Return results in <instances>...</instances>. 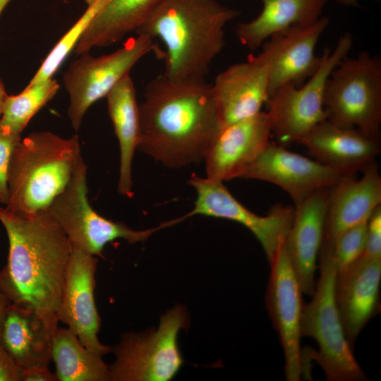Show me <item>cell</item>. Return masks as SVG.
<instances>
[{
    "mask_svg": "<svg viewBox=\"0 0 381 381\" xmlns=\"http://www.w3.org/2000/svg\"><path fill=\"white\" fill-rule=\"evenodd\" d=\"M138 147L168 168L203 160L220 128L211 83L162 74L146 85L139 104Z\"/></svg>",
    "mask_w": 381,
    "mask_h": 381,
    "instance_id": "6da1fadb",
    "label": "cell"
},
{
    "mask_svg": "<svg viewBox=\"0 0 381 381\" xmlns=\"http://www.w3.org/2000/svg\"><path fill=\"white\" fill-rule=\"evenodd\" d=\"M8 240L7 262L0 270V291L12 303L59 324L73 246L49 210L32 215L0 206Z\"/></svg>",
    "mask_w": 381,
    "mask_h": 381,
    "instance_id": "7a4b0ae2",
    "label": "cell"
},
{
    "mask_svg": "<svg viewBox=\"0 0 381 381\" xmlns=\"http://www.w3.org/2000/svg\"><path fill=\"white\" fill-rule=\"evenodd\" d=\"M238 15L217 0H160L135 32L163 44L167 77L205 78L224 47L226 25Z\"/></svg>",
    "mask_w": 381,
    "mask_h": 381,
    "instance_id": "3957f363",
    "label": "cell"
},
{
    "mask_svg": "<svg viewBox=\"0 0 381 381\" xmlns=\"http://www.w3.org/2000/svg\"><path fill=\"white\" fill-rule=\"evenodd\" d=\"M82 159L76 134L65 138L50 131H37L21 138L11 160L5 207L23 215L48 210L69 184Z\"/></svg>",
    "mask_w": 381,
    "mask_h": 381,
    "instance_id": "277c9868",
    "label": "cell"
},
{
    "mask_svg": "<svg viewBox=\"0 0 381 381\" xmlns=\"http://www.w3.org/2000/svg\"><path fill=\"white\" fill-rule=\"evenodd\" d=\"M320 276L310 302L303 306L302 337L313 339L318 351L310 352L328 381H365L368 377L356 361L349 343L334 298L337 270L329 248L321 246Z\"/></svg>",
    "mask_w": 381,
    "mask_h": 381,
    "instance_id": "5b68a950",
    "label": "cell"
},
{
    "mask_svg": "<svg viewBox=\"0 0 381 381\" xmlns=\"http://www.w3.org/2000/svg\"><path fill=\"white\" fill-rule=\"evenodd\" d=\"M324 107L329 121L380 138V58L368 52L344 58L327 81Z\"/></svg>",
    "mask_w": 381,
    "mask_h": 381,
    "instance_id": "8992f818",
    "label": "cell"
},
{
    "mask_svg": "<svg viewBox=\"0 0 381 381\" xmlns=\"http://www.w3.org/2000/svg\"><path fill=\"white\" fill-rule=\"evenodd\" d=\"M353 45V37L341 35L334 49L326 47L315 73L300 86L284 85L269 98L266 111L272 134L279 145L298 143L313 128L327 119L324 97L327 81L334 68Z\"/></svg>",
    "mask_w": 381,
    "mask_h": 381,
    "instance_id": "52a82bcc",
    "label": "cell"
},
{
    "mask_svg": "<svg viewBox=\"0 0 381 381\" xmlns=\"http://www.w3.org/2000/svg\"><path fill=\"white\" fill-rule=\"evenodd\" d=\"M184 308L176 306L161 317L156 331L128 332L111 351L109 365L113 381H169L179 371L183 360L178 345L179 331L186 327Z\"/></svg>",
    "mask_w": 381,
    "mask_h": 381,
    "instance_id": "ba28073f",
    "label": "cell"
},
{
    "mask_svg": "<svg viewBox=\"0 0 381 381\" xmlns=\"http://www.w3.org/2000/svg\"><path fill=\"white\" fill-rule=\"evenodd\" d=\"M87 171L83 159L69 184L48 210L73 248L98 256L102 255L107 244L116 239H124L130 243L144 242L157 231L173 226L171 220L154 228L134 230L121 222L100 215L88 200Z\"/></svg>",
    "mask_w": 381,
    "mask_h": 381,
    "instance_id": "9c48e42d",
    "label": "cell"
},
{
    "mask_svg": "<svg viewBox=\"0 0 381 381\" xmlns=\"http://www.w3.org/2000/svg\"><path fill=\"white\" fill-rule=\"evenodd\" d=\"M156 50L153 40L137 33L116 51L99 56L89 52L78 55L63 74L69 104L68 116L77 131L88 109L106 97L113 87L145 55Z\"/></svg>",
    "mask_w": 381,
    "mask_h": 381,
    "instance_id": "30bf717a",
    "label": "cell"
},
{
    "mask_svg": "<svg viewBox=\"0 0 381 381\" xmlns=\"http://www.w3.org/2000/svg\"><path fill=\"white\" fill-rule=\"evenodd\" d=\"M188 183L195 190L196 199L193 209L182 217L183 219L200 214L236 222L253 233L272 263L291 228L294 207L277 205L267 215L260 216L238 201L223 182L193 174Z\"/></svg>",
    "mask_w": 381,
    "mask_h": 381,
    "instance_id": "8fae6325",
    "label": "cell"
},
{
    "mask_svg": "<svg viewBox=\"0 0 381 381\" xmlns=\"http://www.w3.org/2000/svg\"><path fill=\"white\" fill-rule=\"evenodd\" d=\"M270 265L265 296L266 307L284 351V375L288 381H299L303 375L301 320L302 291L284 244Z\"/></svg>",
    "mask_w": 381,
    "mask_h": 381,
    "instance_id": "7c38bea8",
    "label": "cell"
},
{
    "mask_svg": "<svg viewBox=\"0 0 381 381\" xmlns=\"http://www.w3.org/2000/svg\"><path fill=\"white\" fill-rule=\"evenodd\" d=\"M328 25V18L322 16L313 24L274 34L262 43L258 56L267 67L270 97L284 85H301L315 73L321 56L315 50Z\"/></svg>",
    "mask_w": 381,
    "mask_h": 381,
    "instance_id": "4fadbf2b",
    "label": "cell"
},
{
    "mask_svg": "<svg viewBox=\"0 0 381 381\" xmlns=\"http://www.w3.org/2000/svg\"><path fill=\"white\" fill-rule=\"evenodd\" d=\"M97 263L96 256L73 248L57 319L87 350L102 357L112 348L102 344L97 336L101 325L95 300Z\"/></svg>",
    "mask_w": 381,
    "mask_h": 381,
    "instance_id": "5bb4252c",
    "label": "cell"
},
{
    "mask_svg": "<svg viewBox=\"0 0 381 381\" xmlns=\"http://www.w3.org/2000/svg\"><path fill=\"white\" fill-rule=\"evenodd\" d=\"M342 176L315 159L270 141L242 178L278 186L289 194L296 206L313 192L332 187Z\"/></svg>",
    "mask_w": 381,
    "mask_h": 381,
    "instance_id": "9a60e30c",
    "label": "cell"
},
{
    "mask_svg": "<svg viewBox=\"0 0 381 381\" xmlns=\"http://www.w3.org/2000/svg\"><path fill=\"white\" fill-rule=\"evenodd\" d=\"M266 111L220 126L204 160L207 177L224 182L242 178L270 142Z\"/></svg>",
    "mask_w": 381,
    "mask_h": 381,
    "instance_id": "2e32d148",
    "label": "cell"
},
{
    "mask_svg": "<svg viewBox=\"0 0 381 381\" xmlns=\"http://www.w3.org/2000/svg\"><path fill=\"white\" fill-rule=\"evenodd\" d=\"M268 87L267 67L258 54L218 73L211 88L220 126L261 112Z\"/></svg>",
    "mask_w": 381,
    "mask_h": 381,
    "instance_id": "e0dca14e",
    "label": "cell"
},
{
    "mask_svg": "<svg viewBox=\"0 0 381 381\" xmlns=\"http://www.w3.org/2000/svg\"><path fill=\"white\" fill-rule=\"evenodd\" d=\"M381 258L361 256L337 273L334 298L349 343L353 349L358 336L380 312Z\"/></svg>",
    "mask_w": 381,
    "mask_h": 381,
    "instance_id": "ac0fdd59",
    "label": "cell"
},
{
    "mask_svg": "<svg viewBox=\"0 0 381 381\" xmlns=\"http://www.w3.org/2000/svg\"><path fill=\"white\" fill-rule=\"evenodd\" d=\"M329 188L318 190L294 207L284 246L303 294L313 296L317 260L323 239Z\"/></svg>",
    "mask_w": 381,
    "mask_h": 381,
    "instance_id": "d6986e66",
    "label": "cell"
},
{
    "mask_svg": "<svg viewBox=\"0 0 381 381\" xmlns=\"http://www.w3.org/2000/svg\"><path fill=\"white\" fill-rule=\"evenodd\" d=\"M298 143L315 159L343 176L363 171L374 162L380 152V138L328 119L317 124Z\"/></svg>",
    "mask_w": 381,
    "mask_h": 381,
    "instance_id": "ffe728a7",
    "label": "cell"
},
{
    "mask_svg": "<svg viewBox=\"0 0 381 381\" xmlns=\"http://www.w3.org/2000/svg\"><path fill=\"white\" fill-rule=\"evenodd\" d=\"M360 178L344 175L329 189L322 243L332 242L346 229L369 219L381 205V176L373 162Z\"/></svg>",
    "mask_w": 381,
    "mask_h": 381,
    "instance_id": "44dd1931",
    "label": "cell"
},
{
    "mask_svg": "<svg viewBox=\"0 0 381 381\" xmlns=\"http://www.w3.org/2000/svg\"><path fill=\"white\" fill-rule=\"evenodd\" d=\"M58 327L34 310L11 303L1 323L0 344L22 370L48 366Z\"/></svg>",
    "mask_w": 381,
    "mask_h": 381,
    "instance_id": "7402d4cb",
    "label": "cell"
},
{
    "mask_svg": "<svg viewBox=\"0 0 381 381\" xmlns=\"http://www.w3.org/2000/svg\"><path fill=\"white\" fill-rule=\"evenodd\" d=\"M262 9L254 19L238 23L241 44L256 51L270 36L295 25H308L321 17L328 0H261Z\"/></svg>",
    "mask_w": 381,
    "mask_h": 381,
    "instance_id": "603a6c76",
    "label": "cell"
},
{
    "mask_svg": "<svg viewBox=\"0 0 381 381\" xmlns=\"http://www.w3.org/2000/svg\"><path fill=\"white\" fill-rule=\"evenodd\" d=\"M109 118L120 148L118 191L132 195V162L140 138L139 104L130 75L123 78L106 97Z\"/></svg>",
    "mask_w": 381,
    "mask_h": 381,
    "instance_id": "cb8c5ba5",
    "label": "cell"
},
{
    "mask_svg": "<svg viewBox=\"0 0 381 381\" xmlns=\"http://www.w3.org/2000/svg\"><path fill=\"white\" fill-rule=\"evenodd\" d=\"M160 0H109L90 23L74 49L78 56L107 47L136 31Z\"/></svg>",
    "mask_w": 381,
    "mask_h": 381,
    "instance_id": "d4e9b609",
    "label": "cell"
},
{
    "mask_svg": "<svg viewBox=\"0 0 381 381\" xmlns=\"http://www.w3.org/2000/svg\"><path fill=\"white\" fill-rule=\"evenodd\" d=\"M52 360L59 381L111 380L109 365L87 350L69 328H59L52 342Z\"/></svg>",
    "mask_w": 381,
    "mask_h": 381,
    "instance_id": "484cf974",
    "label": "cell"
},
{
    "mask_svg": "<svg viewBox=\"0 0 381 381\" xmlns=\"http://www.w3.org/2000/svg\"><path fill=\"white\" fill-rule=\"evenodd\" d=\"M59 85L51 78L28 83L20 93L6 97L0 115V129L20 135L32 118L57 93Z\"/></svg>",
    "mask_w": 381,
    "mask_h": 381,
    "instance_id": "4316f807",
    "label": "cell"
},
{
    "mask_svg": "<svg viewBox=\"0 0 381 381\" xmlns=\"http://www.w3.org/2000/svg\"><path fill=\"white\" fill-rule=\"evenodd\" d=\"M108 1L85 0V11L50 51L29 83L53 78L71 52L74 50L92 19Z\"/></svg>",
    "mask_w": 381,
    "mask_h": 381,
    "instance_id": "83f0119b",
    "label": "cell"
},
{
    "mask_svg": "<svg viewBox=\"0 0 381 381\" xmlns=\"http://www.w3.org/2000/svg\"><path fill=\"white\" fill-rule=\"evenodd\" d=\"M368 222V220L350 227L339 234L332 242L322 243L329 248L337 273L347 269L363 254Z\"/></svg>",
    "mask_w": 381,
    "mask_h": 381,
    "instance_id": "f1b7e54d",
    "label": "cell"
},
{
    "mask_svg": "<svg viewBox=\"0 0 381 381\" xmlns=\"http://www.w3.org/2000/svg\"><path fill=\"white\" fill-rule=\"evenodd\" d=\"M21 140L20 135H13L0 129V203L8 200V176L13 150Z\"/></svg>",
    "mask_w": 381,
    "mask_h": 381,
    "instance_id": "f546056e",
    "label": "cell"
},
{
    "mask_svg": "<svg viewBox=\"0 0 381 381\" xmlns=\"http://www.w3.org/2000/svg\"><path fill=\"white\" fill-rule=\"evenodd\" d=\"M362 255L381 258V205L373 211L368 219L366 244Z\"/></svg>",
    "mask_w": 381,
    "mask_h": 381,
    "instance_id": "4dcf8cb0",
    "label": "cell"
},
{
    "mask_svg": "<svg viewBox=\"0 0 381 381\" xmlns=\"http://www.w3.org/2000/svg\"><path fill=\"white\" fill-rule=\"evenodd\" d=\"M0 381H22V369L0 344Z\"/></svg>",
    "mask_w": 381,
    "mask_h": 381,
    "instance_id": "1f68e13d",
    "label": "cell"
},
{
    "mask_svg": "<svg viewBox=\"0 0 381 381\" xmlns=\"http://www.w3.org/2000/svg\"><path fill=\"white\" fill-rule=\"evenodd\" d=\"M22 381H58L48 366H35L22 370Z\"/></svg>",
    "mask_w": 381,
    "mask_h": 381,
    "instance_id": "d6a6232c",
    "label": "cell"
},
{
    "mask_svg": "<svg viewBox=\"0 0 381 381\" xmlns=\"http://www.w3.org/2000/svg\"><path fill=\"white\" fill-rule=\"evenodd\" d=\"M11 303L8 298L0 291V329L8 306Z\"/></svg>",
    "mask_w": 381,
    "mask_h": 381,
    "instance_id": "836d02e7",
    "label": "cell"
},
{
    "mask_svg": "<svg viewBox=\"0 0 381 381\" xmlns=\"http://www.w3.org/2000/svg\"><path fill=\"white\" fill-rule=\"evenodd\" d=\"M8 96V94L5 90V87L0 78V115L1 113V109L4 103V101Z\"/></svg>",
    "mask_w": 381,
    "mask_h": 381,
    "instance_id": "e575fe53",
    "label": "cell"
},
{
    "mask_svg": "<svg viewBox=\"0 0 381 381\" xmlns=\"http://www.w3.org/2000/svg\"><path fill=\"white\" fill-rule=\"evenodd\" d=\"M338 4L345 6H356L358 4V0H336Z\"/></svg>",
    "mask_w": 381,
    "mask_h": 381,
    "instance_id": "d590c367",
    "label": "cell"
},
{
    "mask_svg": "<svg viewBox=\"0 0 381 381\" xmlns=\"http://www.w3.org/2000/svg\"><path fill=\"white\" fill-rule=\"evenodd\" d=\"M11 0H0V15Z\"/></svg>",
    "mask_w": 381,
    "mask_h": 381,
    "instance_id": "8d00e7d4",
    "label": "cell"
}]
</instances>
